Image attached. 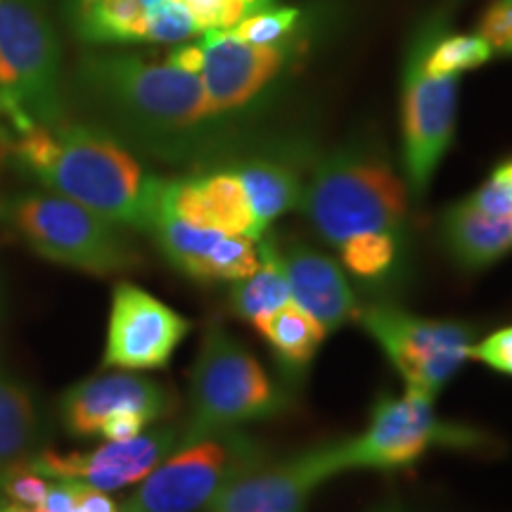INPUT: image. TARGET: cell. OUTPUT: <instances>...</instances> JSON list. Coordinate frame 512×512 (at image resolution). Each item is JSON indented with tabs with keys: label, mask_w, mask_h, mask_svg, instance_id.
I'll list each match as a JSON object with an SVG mask.
<instances>
[{
	"label": "cell",
	"mask_w": 512,
	"mask_h": 512,
	"mask_svg": "<svg viewBox=\"0 0 512 512\" xmlns=\"http://www.w3.org/2000/svg\"><path fill=\"white\" fill-rule=\"evenodd\" d=\"M0 162L121 228L147 233L164 178L147 174L105 128L67 117L24 128L0 124Z\"/></svg>",
	"instance_id": "obj_1"
},
{
	"label": "cell",
	"mask_w": 512,
	"mask_h": 512,
	"mask_svg": "<svg viewBox=\"0 0 512 512\" xmlns=\"http://www.w3.org/2000/svg\"><path fill=\"white\" fill-rule=\"evenodd\" d=\"M86 98L114 128L157 155L178 159L214 143L223 119L197 74L138 55H88L79 67Z\"/></svg>",
	"instance_id": "obj_2"
},
{
	"label": "cell",
	"mask_w": 512,
	"mask_h": 512,
	"mask_svg": "<svg viewBox=\"0 0 512 512\" xmlns=\"http://www.w3.org/2000/svg\"><path fill=\"white\" fill-rule=\"evenodd\" d=\"M408 185L394 166L368 147H342L313 166L299 211L325 245L354 235H406Z\"/></svg>",
	"instance_id": "obj_3"
},
{
	"label": "cell",
	"mask_w": 512,
	"mask_h": 512,
	"mask_svg": "<svg viewBox=\"0 0 512 512\" xmlns=\"http://www.w3.org/2000/svg\"><path fill=\"white\" fill-rule=\"evenodd\" d=\"M290 406V389L275 382L223 323L211 320L190 373V413L181 425V444L278 418Z\"/></svg>",
	"instance_id": "obj_4"
},
{
	"label": "cell",
	"mask_w": 512,
	"mask_h": 512,
	"mask_svg": "<svg viewBox=\"0 0 512 512\" xmlns=\"http://www.w3.org/2000/svg\"><path fill=\"white\" fill-rule=\"evenodd\" d=\"M0 221L41 259L74 271L112 278L145 266L121 226L55 192L5 197Z\"/></svg>",
	"instance_id": "obj_5"
},
{
	"label": "cell",
	"mask_w": 512,
	"mask_h": 512,
	"mask_svg": "<svg viewBox=\"0 0 512 512\" xmlns=\"http://www.w3.org/2000/svg\"><path fill=\"white\" fill-rule=\"evenodd\" d=\"M64 119L60 43L41 0H0V124Z\"/></svg>",
	"instance_id": "obj_6"
},
{
	"label": "cell",
	"mask_w": 512,
	"mask_h": 512,
	"mask_svg": "<svg viewBox=\"0 0 512 512\" xmlns=\"http://www.w3.org/2000/svg\"><path fill=\"white\" fill-rule=\"evenodd\" d=\"M268 460V448L245 430L183 441L138 482L121 512H200L223 486Z\"/></svg>",
	"instance_id": "obj_7"
},
{
	"label": "cell",
	"mask_w": 512,
	"mask_h": 512,
	"mask_svg": "<svg viewBox=\"0 0 512 512\" xmlns=\"http://www.w3.org/2000/svg\"><path fill=\"white\" fill-rule=\"evenodd\" d=\"M491 444L482 430L441 420L432 396L411 392L382 394L370 408L366 430L339 441L344 472H396L420 463L434 448H484Z\"/></svg>",
	"instance_id": "obj_8"
},
{
	"label": "cell",
	"mask_w": 512,
	"mask_h": 512,
	"mask_svg": "<svg viewBox=\"0 0 512 512\" xmlns=\"http://www.w3.org/2000/svg\"><path fill=\"white\" fill-rule=\"evenodd\" d=\"M354 320L399 373L406 389L432 399L465 368L475 344L472 325L418 316L392 302L361 304Z\"/></svg>",
	"instance_id": "obj_9"
},
{
	"label": "cell",
	"mask_w": 512,
	"mask_h": 512,
	"mask_svg": "<svg viewBox=\"0 0 512 512\" xmlns=\"http://www.w3.org/2000/svg\"><path fill=\"white\" fill-rule=\"evenodd\" d=\"M444 17H434L415 36L401 81V159L413 200H425L434 174L456 131L458 76L427 74L425 53L444 34Z\"/></svg>",
	"instance_id": "obj_10"
},
{
	"label": "cell",
	"mask_w": 512,
	"mask_h": 512,
	"mask_svg": "<svg viewBox=\"0 0 512 512\" xmlns=\"http://www.w3.org/2000/svg\"><path fill=\"white\" fill-rule=\"evenodd\" d=\"M192 323L136 283H117L107 320L102 368L162 370L190 335Z\"/></svg>",
	"instance_id": "obj_11"
},
{
	"label": "cell",
	"mask_w": 512,
	"mask_h": 512,
	"mask_svg": "<svg viewBox=\"0 0 512 512\" xmlns=\"http://www.w3.org/2000/svg\"><path fill=\"white\" fill-rule=\"evenodd\" d=\"M342 472L339 441H328L235 477L204 512H306L320 486Z\"/></svg>",
	"instance_id": "obj_12"
},
{
	"label": "cell",
	"mask_w": 512,
	"mask_h": 512,
	"mask_svg": "<svg viewBox=\"0 0 512 512\" xmlns=\"http://www.w3.org/2000/svg\"><path fill=\"white\" fill-rule=\"evenodd\" d=\"M204 67L200 79L221 119L252 112L290 60V43H247L233 29L204 31Z\"/></svg>",
	"instance_id": "obj_13"
},
{
	"label": "cell",
	"mask_w": 512,
	"mask_h": 512,
	"mask_svg": "<svg viewBox=\"0 0 512 512\" xmlns=\"http://www.w3.org/2000/svg\"><path fill=\"white\" fill-rule=\"evenodd\" d=\"M181 425H162L126 441H105L91 451H36L24 460L41 475L74 479L100 491H117L138 484L181 444Z\"/></svg>",
	"instance_id": "obj_14"
},
{
	"label": "cell",
	"mask_w": 512,
	"mask_h": 512,
	"mask_svg": "<svg viewBox=\"0 0 512 512\" xmlns=\"http://www.w3.org/2000/svg\"><path fill=\"white\" fill-rule=\"evenodd\" d=\"M147 233L166 264L200 285H230L254 273L261 261L259 240L192 226L162 209Z\"/></svg>",
	"instance_id": "obj_15"
},
{
	"label": "cell",
	"mask_w": 512,
	"mask_h": 512,
	"mask_svg": "<svg viewBox=\"0 0 512 512\" xmlns=\"http://www.w3.org/2000/svg\"><path fill=\"white\" fill-rule=\"evenodd\" d=\"M178 406L176 392L164 382L133 370L93 375L76 382L60 396V422L72 437H98L102 422L121 411H140L152 420L171 418Z\"/></svg>",
	"instance_id": "obj_16"
},
{
	"label": "cell",
	"mask_w": 512,
	"mask_h": 512,
	"mask_svg": "<svg viewBox=\"0 0 512 512\" xmlns=\"http://www.w3.org/2000/svg\"><path fill=\"white\" fill-rule=\"evenodd\" d=\"M275 247L290 285L292 304L316 318L328 335L356 318L361 304L337 259L297 238L275 240Z\"/></svg>",
	"instance_id": "obj_17"
},
{
	"label": "cell",
	"mask_w": 512,
	"mask_h": 512,
	"mask_svg": "<svg viewBox=\"0 0 512 512\" xmlns=\"http://www.w3.org/2000/svg\"><path fill=\"white\" fill-rule=\"evenodd\" d=\"M159 209L192 226L261 240L245 188L233 169L164 181L159 192Z\"/></svg>",
	"instance_id": "obj_18"
},
{
	"label": "cell",
	"mask_w": 512,
	"mask_h": 512,
	"mask_svg": "<svg viewBox=\"0 0 512 512\" xmlns=\"http://www.w3.org/2000/svg\"><path fill=\"white\" fill-rule=\"evenodd\" d=\"M439 238L458 271H486L512 252V216L491 214L465 197L441 214Z\"/></svg>",
	"instance_id": "obj_19"
},
{
	"label": "cell",
	"mask_w": 512,
	"mask_h": 512,
	"mask_svg": "<svg viewBox=\"0 0 512 512\" xmlns=\"http://www.w3.org/2000/svg\"><path fill=\"white\" fill-rule=\"evenodd\" d=\"M233 171L238 174L242 188H245L261 238L280 216L297 209L299 202H302L306 183L302 169L294 164L290 152L252 155L242 159L238 166H233Z\"/></svg>",
	"instance_id": "obj_20"
},
{
	"label": "cell",
	"mask_w": 512,
	"mask_h": 512,
	"mask_svg": "<svg viewBox=\"0 0 512 512\" xmlns=\"http://www.w3.org/2000/svg\"><path fill=\"white\" fill-rule=\"evenodd\" d=\"M252 328L266 342L285 387H304L313 361H316L318 351L323 347L325 337H328L323 325L290 302L283 309L271 313V316L256 320Z\"/></svg>",
	"instance_id": "obj_21"
},
{
	"label": "cell",
	"mask_w": 512,
	"mask_h": 512,
	"mask_svg": "<svg viewBox=\"0 0 512 512\" xmlns=\"http://www.w3.org/2000/svg\"><path fill=\"white\" fill-rule=\"evenodd\" d=\"M261 261L254 273L228 285V309L245 323L254 325L256 320L271 316L285 304H290V285H287L283 264H280L275 238L266 233L259 240Z\"/></svg>",
	"instance_id": "obj_22"
},
{
	"label": "cell",
	"mask_w": 512,
	"mask_h": 512,
	"mask_svg": "<svg viewBox=\"0 0 512 512\" xmlns=\"http://www.w3.org/2000/svg\"><path fill=\"white\" fill-rule=\"evenodd\" d=\"M38 434L41 420L34 396L0 366V472L36 453Z\"/></svg>",
	"instance_id": "obj_23"
},
{
	"label": "cell",
	"mask_w": 512,
	"mask_h": 512,
	"mask_svg": "<svg viewBox=\"0 0 512 512\" xmlns=\"http://www.w3.org/2000/svg\"><path fill=\"white\" fill-rule=\"evenodd\" d=\"M339 264L363 287H384L403 275L406 266V235L363 233L337 247Z\"/></svg>",
	"instance_id": "obj_24"
},
{
	"label": "cell",
	"mask_w": 512,
	"mask_h": 512,
	"mask_svg": "<svg viewBox=\"0 0 512 512\" xmlns=\"http://www.w3.org/2000/svg\"><path fill=\"white\" fill-rule=\"evenodd\" d=\"M74 27L91 43L147 41V10L138 0H79Z\"/></svg>",
	"instance_id": "obj_25"
},
{
	"label": "cell",
	"mask_w": 512,
	"mask_h": 512,
	"mask_svg": "<svg viewBox=\"0 0 512 512\" xmlns=\"http://www.w3.org/2000/svg\"><path fill=\"white\" fill-rule=\"evenodd\" d=\"M494 48L482 36H444L427 48L425 72L427 74H463L465 69H475L489 62Z\"/></svg>",
	"instance_id": "obj_26"
},
{
	"label": "cell",
	"mask_w": 512,
	"mask_h": 512,
	"mask_svg": "<svg viewBox=\"0 0 512 512\" xmlns=\"http://www.w3.org/2000/svg\"><path fill=\"white\" fill-rule=\"evenodd\" d=\"M299 22L297 8H264L242 19L238 27H233L235 36L247 43H280Z\"/></svg>",
	"instance_id": "obj_27"
},
{
	"label": "cell",
	"mask_w": 512,
	"mask_h": 512,
	"mask_svg": "<svg viewBox=\"0 0 512 512\" xmlns=\"http://www.w3.org/2000/svg\"><path fill=\"white\" fill-rule=\"evenodd\" d=\"M50 486V477L36 472L27 463L10 465L8 470L0 472V496L17 505H27V508H41L46 501Z\"/></svg>",
	"instance_id": "obj_28"
},
{
	"label": "cell",
	"mask_w": 512,
	"mask_h": 512,
	"mask_svg": "<svg viewBox=\"0 0 512 512\" xmlns=\"http://www.w3.org/2000/svg\"><path fill=\"white\" fill-rule=\"evenodd\" d=\"M195 31V19L178 0H164L147 10V41H185Z\"/></svg>",
	"instance_id": "obj_29"
},
{
	"label": "cell",
	"mask_w": 512,
	"mask_h": 512,
	"mask_svg": "<svg viewBox=\"0 0 512 512\" xmlns=\"http://www.w3.org/2000/svg\"><path fill=\"white\" fill-rule=\"evenodd\" d=\"M470 200L491 214L512 216V159L498 166L489 181L472 192Z\"/></svg>",
	"instance_id": "obj_30"
},
{
	"label": "cell",
	"mask_w": 512,
	"mask_h": 512,
	"mask_svg": "<svg viewBox=\"0 0 512 512\" xmlns=\"http://www.w3.org/2000/svg\"><path fill=\"white\" fill-rule=\"evenodd\" d=\"M470 361L484 363L486 368L496 370V373L512 375V325L498 328L472 344Z\"/></svg>",
	"instance_id": "obj_31"
},
{
	"label": "cell",
	"mask_w": 512,
	"mask_h": 512,
	"mask_svg": "<svg viewBox=\"0 0 512 512\" xmlns=\"http://www.w3.org/2000/svg\"><path fill=\"white\" fill-rule=\"evenodd\" d=\"M479 36L498 53L512 55V0H496L479 22Z\"/></svg>",
	"instance_id": "obj_32"
},
{
	"label": "cell",
	"mask_w": 512,
	"mask_h": 512,
	"mask_svg": "<svg viewBox=\"0 0 512 512\" xmlns=\"http://www.w3.org/2000/svg\"><path fill=\"white\" fill-rule=\"evenodd\" d=\"M152 425H155V420H152L150 415L140 411H121L110 415V418L102 422L98 437L105 441H126L143 434L147 427Z\"/></svg>",
	"instance_id": "obj_33"
},
{
	"label": "cell",
	"mask_w": 512,
	"mask_h": 512,
	"mask_svg": "<svg viewBox=\"0 0 512 512\" xmlns=\"http://www.w3.org/2000/svg\"><path fill=\"white\" fill-rule=\"evenodd\" d=\"M69 512H121L119 503L107 494V491L93 489V486L79 482L76 484V496Z\"/></svg>",
	"instance_id": "obj_34"
},
{
	"label": "cell",
	"mask_w": 512,
	"mask_h": 512,
	"mask_svg": "<svg viewBox=\"0 0 512 512\" xmlns=\"http://www.w3.org/2000/svg\"><path fill=\"white\" fill-rule=\"evenodd\" d=\"M178 3L185 5V10L195 19L197 31L219 29L223 0H178Z\"/></svg>",
	"instance_id": "obj_35"
},
{
	"label": "cell",
	"mask_w": 512,
	"mask_h": 512,
	"mask_svg": "<svg viewBox=\"0 0 512 512\" xmlns=\"http://www.w3.org/2000/svg\"><path fill=\"white\" fill-rule=\"evenodd\" d=\"M166 62L174 64V67L183 69V72H190V74H202V67H204V53H202V46L200 43H190V46H181L176 48L174 53L166 57Z\"/></svg>",
	"instance_id": "obj_36"
},
{
	"label": "cell",
	"mask_w": 512,
	"mask_h": 512,
	"mask_svg": "<svg viewBox=\"0 0 512 512\" xmlns=\"http://www.w3.org/2000/svg\"><path fill=\"white\" fill-rule=\"evenodd\" d=\"M0 512H41L38 508H27V505H17L0 496Z\"/></svg>",
	"instance_id": "obj_37"
},
{
	"label": "cell",
	"mask_w": 512,
	"mask_h": 512,
	"mask_svg": "<svg viewBox=\"0 0 512 512\" xmlns=\"http://www.w3.org/2000/svg\"><path fill=\"white\" fill-rule=\"evenodd\" d=\"M138 3H140V5H143V8H145V10H150V8H157V5H162V3H164V0H138Z\"/></svg>",
	"instance_id": "obj_38"
},
{
	"label": "cell",
	"mask_w": 512,
	"mask_h": 512,
	"mask_svg": "<svg viewBox=\"0 0 512 512\" xmlns=\"http://www.w3.org/2000/svg\"><path fill=\"white\" fill-rule=\"evenodd\" d=\"M377 512H401V510H396V508H382V510H377Z\"/></svg>",
	"instance_id": "obj_39"
}]
</instances>
